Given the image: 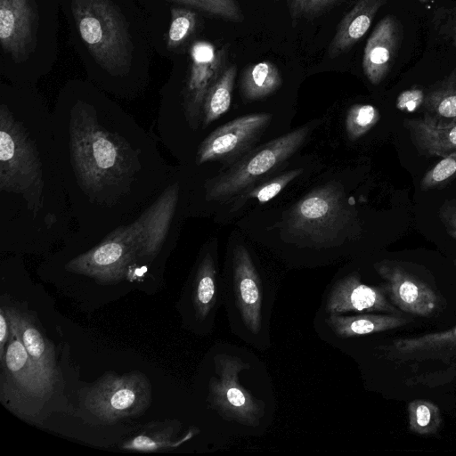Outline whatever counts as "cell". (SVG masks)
Instances as JSON below:
<instances>
[{
	"label": "cell",
	"mask_w": 456,
	"mask_h": 456,
	"mask_svg": "<svg viewBox=\"0 0 456 456\" xmlns=\"http://www.w3.org/2000/svg\"><path fill=\"white\" fill-rule=\"evenodd\" d=\"M293 20H313L332 8L339 0H284Z\"/></svg>",
	"instance_id": "30"
},
{
	"label": "cell",
	"mask_w": 456,
	"mask_h": 456,
	"mask_svg": "<svg viewBox=\"0 0 456 456\" xmlns=\"http://www.w3.org/2000/svg\"><path fill=\"white\" fill-rule=\"evenodd\" d=\"M425 101L423 91L419 88L408 89L400 94L396 100V107L402 111L412 112Z\"/></svg>",
	"instance_id": "34"
},
{
	"label": "cell",
	"mask_w": 456,
	"mask_h": 456,
	"mask_svg": "<svg viewBox=\"0 0 456 456\" xmlns=\"http://www.w3.org/2000/svg\"><path fill=\"white\" fill-rule=\"evenodd\" d=\"M354 219L343 188L329 183L299 200L289 209L285 224L293 234L326 242L336 240Z\"/></svg>",
	"instance_id": "3"
},
{
	"label": "cell",
	"mask_w": 456,
	"mask_h": 456,
	"mask_svg": "<svg viewBox=\"0 0 456 456\" xmlns=\"http://www.w3.org/2000/svg\"><path fill=\"white\" fill-rule=\"evenodd\" d=\"M218 378L209 383L213 408L223 417L248 427H256L265 413V404L239 383V373L249 368L240 358L219 354L216 357Z\"/></svg>",
	"instance_id": "6"
},
{
	"label": "cell",
	"mask_w": 456,
	"mask_h": 456,
	"mask_svg": "<svg viewBox=\"0 0 456 456\" xmlns=\"http://www.w3.org/2000/svg\"><path fill=\"white\" fill-rule=\"evenodd\" d=\"M454 30H455V43H456V20H455V28H454Z\"/></svg>",
	"instance_id": "37"
},
{
	"label": "cell",
	"mask_w": 456,
	"mask_h": 456,
	"mask_svg": "<svg viewBox=\"0 0 456 456\" xmlns=\"http://www.w3.org/2000/svg\"><path fill=\"white\" fill-rule=\"evenodd\" d=\"M282 85L277 66L263 61L246 67L240 77V89L246 101H256L269 96Z\"/></svg>",
	"instance_id": "20"
},
{
	"label": "cell",
	"mask_w": 456,
	"mask_h": 456,
	"mask_svg": "<svg viewBox=\"0 0 456 456\" xmlns=\"http://www.w3.org/2000/svg\"><path fill=\"white\" fill-rule=\"evenodd\" d=\"M236 74L235 65L227 66L218 80L208 90L202 107V120L205 126L229 110Z\"/></svg>",
	"instance_id": "21"
},
{
	"label": "cell",
	"mask_w": 456,
	"mask_h": 456,
	"mask_svg": "<svg viewBox=\"0 0 456 456\" xmlns=\"http://www.w3.org/2000/svg\"><path fill=\"white\" fill-rule=\"evenodd\" d=\"M173 427H151L137 434L122 445L123 449L137 452H156L178 446L183 441L174 439Z\"/></svg>",
	"instance_id": "25"
},
{
	"label": "cell",
	"mask_w": 456,
	"mask_h": 456,
	"mask_svg": "<svg viewBox=\"0 0 456 456\" xmlns=\"http://www.w3.org/2000/svg\"><path fill=\"white\" fill-rule=\"evenodd\" d=\"M456 175V156L452 152L428 170L420 181L423 191L430 190L449 181Z\"/></svg>",
	"instance_id": "31"
},
{
	"label": "cell",
	"mask_w": 456,
	"mask_h": 456,
	"mask_svg": "<svg viewBox=\"0 0 456 456\" xmlns=\"http://www.w3.org/2000/svg\"><path fill=\"white\" fill-rule=\"evenodd\" d=\"M409 429L419 436L436 435L442 425L439 407L426 400L417 399L407 407Z\"/></svg>",
	"instance_id": "24"
},
{
	"label": "cell",
	"mask_w": 456,
	"mask_h": 456,
	"mask_svg": "<svg viewBox=\"0 0 456 456\" xmlns=\"http://www.w3.org/2000/svg\"><path fill=\"white\" fill-rule=\"evenodd\" d=\"M374 267L385 281L382 287L389 301L401 312L429 317L442 309L440 293L399 263L385 260Z\"/></svg>",
	"instance_id": "8"
},
{
	"label": "cell",
	"mask_w": 456,
	"mask_h": 456,
	"mask_svg": "<svg viewBox=\"0 0 456 456\" xmlns=\"http://www.w3.org/2000/svg\"><path fill=\"white\" fill-rule=\"evenodd\" d=\"M452 153L456 156V150L454 151H452Z\"/></svg>",
	"instance_id": "39"
},
{
	"label": "cell",
	"mask_w": 456,
	"mask_h": 456,
	"mask_svg": "<svg viewBox=\"0 0 456 456\" xmlns=\"http://www.w3.org/2000/svg\"><path fill=\"white\" fill-rule=\"evenodd\" d=\"M403 37V27L386 16L369 37L362 56V70L372 85H379L391 69Z\"/></svg>",
	"instance_id": "12"
},
{
	"label": "cell",
	"mask_w": 456,
	"mask_h": 456,
	"mask_svg": "<svg viewBox=\"0 0 456 456\" xmlns=\"http://www.w3.org/2000/svg\"><path fill=\"white\" fill-rule=\"evenodd\" d=\"M216 297V270L214 260L207 255L199 266L193 292V305L198 318L205 319Z\"/></svg>",
	"instance_id": "23"
},
{
	"label": "cell",
	"mask_w": 456,
	"mask_h": 456,
	"mask_svg": "<svg viewBox=\"0 0 456 456\" xmlns=\"http://www.w3.org/2000/svg\"><path fill=\"white\" fill-rule=\"evenodd\" d=\"M80 37L95 61L113 75L127 72L133 45L126 20L110 0H72Z\"/></svg>",
	"instance_id": "1"
},
{
	"label": "cell",
	"mask_w": 456,
	"mask_h": 456,
	"mask_svg": "<svg viewBox=\"0 0 456 456\" xmlns=\"http://www.w3.org/2000/svg\"><path fill=\"white\" fill-rule=\"evenodd\" d=\"M454 264H455V265H456V259H455V261H454Z\"/></svg>",
	"instance_id": "40"
},
{
	"label": "cell",
	"mask_w": 456,
	"mask_h": 456,
	"mask_svg": "<svg viewBox=\"0 0 456 456\" xmlns=\"http://www.w3.org/2000/svg\"><path fill=\"white\" fill-rule=\"evenodd\" d=\"M271 119L269 113L249 114L219 126L200 144L197 162L221 161L230 165L253 149Z\"/></svg>",
	"instance_id": "7"
},
{
	"label": "cell",
	"mask_w": 456,
	"mask_h": 456,
	"mask_svg": "<svg viewBox=\"0 0 456 456\" xmlns=\"http://www.w3.org/2000/svg\"><path fill=\"white\" fill-rule=\"evenodd\" d=\"M425 107L428 115L424 118L435 125L444 119L445 126L451 119L452 124L456 120V71H452L440 86L432 90L425 98Z\"/></svg>",
	"instance_id": "22"
},
{
	"label": "cell",
	"mask_w": 456,
	"mask_h": 456,
	"mask_svg": "<svg viewBox=\"0 0 456 456\" xmlns=\"http://www.w3.org/2000/svg\"><path fill=\"white\" fill-rule=\"evenodd\" d=\"M92 151L95 165L106 169L115 165L118 153L114 144L102 134L94 136L92 142Z\"/></svg>",
	"instance_id": "32"
},
{
	"label": "cell",
	"mask_w": 456,
	"mask_h": 456,
	"mask_svg": "<svg viewBox=\"0 0 456 456\" xmlns=\"http://www.w3.org/2000/svg\"><path fill=\"white\" fill-rule=\"evenodd\" d=\"M309 132L308 126H301L251 149L207 183V198L224 201L239 196L291 157Z\"/></svg>",
	"instance_id": "2"
},
{
	"label": "cell",
	"mask_w": 456,
	"mask_h": 456,
	"mask_svg": "<svg viewBox=\"0 0 456 456\" xmlns=\"http://www.w3.org/2000/svg\"><path fill=\"white\" fill-rule=\"evenodd\" d=\"M403 125L419 154L445 157L456 150V123L439 126L425 118L405 119Z\"/></svg>",
	"instance_id": "19"
},
{
	"label": "cell",
	"mask_w": 456,
	"mask_h": 456,
	"mask_svg": "<svg viewBox=\"0 0 456 456\" xmlns=\"http://www.w3.org/2000/svg\"><path fill=\"white\" fill-rule=\"evenodd\" d=\"M11 335V327L4 308L0 309V362L3 360L6 342L9 341Z\"/></svg>",
	"instance_id": "36"
},
{
	"label": "cell",
	"mask_w": 456,
	"mask_h": 456,
	"mask_svg": "<svg viewBox=\"0 0 456 456\" xmlns=\"http://www.w3.org/2000/svg\"><path fill=\"white\" fill-rule=\"evenodd\" d=\"M387 0H357L338 25L328 47L330 58L348 52L369 30L378 11Z\"/></svg>",
	"instance_id": "17"
},
{
	"label": "cell",
	"mask_w": 456,
	"mask_h": 456,
	"mask_svg": "<svg viewBox=\"0 0 456 456\" xmlns=\"http://www.w3.org/2000/svg\"><path fill=\"white\" fill-rule=\"evenodd\" d=\"M380 350L387 359L398 362H447L456 357V326L444 331L395 338Z\"/></svg>",
	"instance_id": "14"
},
{
	"label": "cell",
	"mask_w": 456,
	"mask_h": 456,
	"mask_svg": "<svg viewBox=\"0 0 456 456\" xmlns=\"http://www.w3.org/2000/svg\"><path fill=\"white\" fill-rule=\"evenodd\" d=\"M303 168H297L287 171L281 175L259 183L257 186L249 188L242 192L240 199L235 201L236 208H240L245 200L256 199L260 203H265L276 197L292 180L299 176Z\"/></svg>",
	"instance_id": "27"
},
{
	"label": "cell",
	"mask_w": 456,
	"mask_h": 456,
	"mask_svg": "<svg viewBox=\"0 0 456 456\" xmlns=\"http://www.w3.org/2000/svg\"><path fill=\"white\" fill-rule=\"evenodd\" d=\"M227 45L216 47L198 40L190 47V69L184 87V105L189 118L198 119L208 90L226 69Z\"/></svg>",
	"instance_id": "9"
},
{
	"label": "cell",
	"mask_w": 456,
	"mask_h": 456,
	"mask_svg": "<svg viewBox=\"0 0 456 456\" xmlns=\"http://www.w3.org/2000/svg\"><path fill=\"white\" fill-rule=\"evenodd\" d=\"M233 284L240 316L246 327L257 334L262 325V291L258 273L248 249L238 245L233 250Z\"/></svg>",
	"instance_id": "13"
},
{
	"label": "cell",
	"mask_w": 456,
	"mask_h": 456,
	"mask_svg": "<svg viewBox=\"0 0 456 456\" xmlns=\"http://www.w3.org/2000/svg\"><path fill=\"white\" fill-rule=\"evenodd\" d=\"M452 379H456V362L448 369L441 371L425 373L418 377H414L408 380V383L420 384L424 386H437L450 382Z\"/></svg>",
	"instance_id": "33"
},
{
	"label": "cell",
	"mask_w": 456,
	"mask_h": 456,
	"mask_svg": "<svg viewBox=\"0 0 456 456\" xmlns=\"http://www.w3.org/2000/svg\"><path fill=\"white\" fill-rule=\"evenodd\" d=\"M0 363L2 399H5L16 412L30 414L28 406L32 412L35 411L32 405L37 406L46 399L53 385L44 378L32 362L12 327H11L10 338Z\"/></svg>",
	"instance_id": "5"
},
{
	"label": "cell",
	"mask_w": 456,
	"mask_h": 456,
	"mask_svg": "<svg viewBox=\"0 0 456 456\" xmlns=\"http://www.w3.org/2000/svg\"><path fill=\"white\" fill-rule=\"evenodd\" d=\"M412 320L402 314L362 313L352 316L332 314L326 323L339 338H354L403 327Z\"/></svg>",
	"instance_id": "18"
},
{
	"label": "cell",
	"mask_w": 456,
	"mask_h": 456,
	"mask_svg": "<svg viewBox=\"0 0 456 456\" xmlns=\"http://www.w3.org/2000/svg\"><path fill=\"white\" fill-rule=\"evenodd\" d=\"M439 218L447 233L456 240V200H445L439 208Z\"/></svg>",
	"instance_id": "35"
},
{
	"label": "cell",
	"mask_w": 456,
	"mask_h": 456,
	"mask_svg": "<svg viewBox=\"0 0 456 456\" xmlns=\"http://www.w3.org/2000/svg\"><path fill=\"white\" fill-rule=\"evenodd\" d=\"M191 6L210 15L241 22L244 15L236 0H168Z\"/></svg>",
	"instance_id": "29"
},
{
	"label": "cell",
	"mask_w": 456,
	"mask_h": 456,
	"mask_svg": "<svg viewBox=\"0 0 456 456\" xmlns=\"http://www.w3.org/2000/svg\"><path fill=\"white\" fill-rule=\"evenodd\" d=\"M151 401V384L140 371L106 373L87 390L85 397L86 409L107 423L142 414Z\"/></svg>",
	"instance_id": "4"
},
{
	"label": "cell",
	"mask_w": 456,
	"mask_h": 456,
	"mask_svg": "<svg viewBox=\"0 0 456 456\" xmlns=\"http://www.w3.org/2000/svg\"><path fill=\"white\" fill-rule=\"evenodd\" d=\"M326 311L329 314L350 312L402 314L389 301L382 286L374 287L362 283L357 273L337 281L327 297Z\"/></svg>",
	"instance_id": "10"
},
{
	"label": "cell",
	"mask_w": 456,
	"mask_h": 456,
	"mask_svg": "<svg viewBox=\"0 0 456 456\" xmlns=\"http://www.w3.org/2000/svg\"><path fill=\"white\" fill-rule=\"evenodd\" d=\"M37 14L32 0H0V43L16 62L30 53Z\"/></svg>",
	"instance_id": "11"
},
{
	"label": "cell",
	"mask_w": 456,
	"mask_h": 456,
	"mask_svg": "<svg viewBox=\"0 0 456 456\" xmlns=\"http://www.w3.org/2000/svg\"><path fill=\"white\" fill-rule=\"evenodd\" d=\"M419 2H421V3H425V2H427L428 0H419Z\"/></svg>",
	"instance_id": "38"
},
{
	"label": "cell",
	"mask_w": 456,
	"mask_h": 456,
	"mask_svg": "<svg viewBox=\"0 0 456 456\" xmlns=\"http://www.w3.org/2000/svg\"><path fill=\"white\" fill-rule=\"evenodd\" d=\"M129 261L128 247L119 240H109L74 259L69 268L101 282H116L126 276Z\"/></svg>",
	"instance_id": "15"
},
{
	"label": "cell",
	"mask_w": 456,
	"mask_h": 456,
	"mask_svg": "<svg viewBox=\"0 0 456 456\" xmlns=\"http://www.w3.org/2000/svg\"><path fill=\"white\" fill-rule=\"evenodd\" d=\"M198 24L197 13L188 8H171V20L167 35V47L174 51L183 45L194 33Z\"/></svg>",
	"instance_id": "26"
},
{
	"label": "cell",
	"mask_w": 456,
	"mask_h": 456,
	"mask_svg": "<svg viewBox=\"0 0 456 456\" xmlns=\"http://www.w3.org/2000/svg\"><path fill=\"white\" fill-rule=\"evenodd\" d=\"M4 308L11 327L19 335L30 360L44 378L53 386L58 370L52 345L45 339L28 314L12 306Z\"/></svg>",
	"instance_id": "16"
},
{
	"label": "cell",
	"mask_w": 456,
	"mask_h": 456,
	"mask_svg": "<svg viewBox=\"0 0 456 456\" xmlns=\"http://www.w3.org/2000/svg\"><path fill=\"white\" fill-rule=\"evenodd\" d=\"M379 110L371 104H354L346 118V131L350 140L355 141L369 132L379 120Z\"/></svg>",
	"instance_id": "28"
}]
</instances>
